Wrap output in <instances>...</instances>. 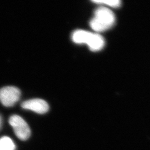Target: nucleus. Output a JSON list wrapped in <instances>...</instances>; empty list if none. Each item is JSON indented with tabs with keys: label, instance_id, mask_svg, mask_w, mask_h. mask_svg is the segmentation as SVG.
<instances>
[{
	"label": "nucleus",
	"instance_id": "f03ea898",
	"mask_svg": "<svg viewBox=\"0 0 150 150\" xmlns=\"http://www.w3.org/2000/svg\"><path fill=\"white\" fill-rule=\"evenodd\" d=\"M9 123L19 139L25 141L30 137V128L27 122L21 116L16 115L11 116L9 119Z\"/></svg>",
	"mask_w": 150,
	"mask_h": 150
},
{
	"label": "nucleus",
	"instance_id": "423d86ee",
	"mask_svg": "<svg viewBox=\"0 0 150 150\" xmlns=\"http://www.w3.org/2000/svg\"><path fill=\"white\" fill-rule=\"evenodd\" d=\"M16 146L11 138L4 136L0 138V150H15Z\"/></svg>",
	"mask_w": 150,
	"mask_h": 150
},
{
	"label": "nucleus",
	"instance_id": "6e6552de",
	"mask_svg": "<svg viewBox=\"0 0 150 150\" xmlns=\"http://www.w3.org/2000/svg\"><path fill=\"white\" fill-rule=\"evenodd\" d=\"M1 116H0V126H1Z\"/></svg>",
	"mask_w": 150,
	"mask_h": 150
},
{
	"label": "nucleus",
	"instance_id": "0eeeda50",
	"mask_svg": "<svg viewBox=\"0 0 150 150\" xmlns=\"http://www.w3.org/2000/svg\"><path fill=\"white\" fill-rule=\"evenodd\" d=\"M94 3L104 4L113 8H118L121 4V0H91Z\"/></svg>",
	"mask_w": 150,
	"mask_h": 150
},
{
	"label": "nucleus",
	"instance_id": "7ed1b4c3",
	"mask_svg": "<svg viewBox=\"0 0 150 150\" xmlns=\"http://www.w3.org/2000/svg\"><path fill=\"white\" fill-rule=\"evenodd\" d=\"M21 91L14 86H6L0 89V102L5 107H12L18 102Z\"/></svg>",
	"mask_w": 150,
	"mask_h": 150
},
{
	"label": "nucleus",
	"instance_id": "f257e3e1",
	"mask_svg": "<svg viewBox=\"0 0 150 150\" xmlns=\"http://www.w3.org/2000/svg\"><path fill=\"white\" fill-rule=\"evenodd\" d=\"M115 22V16L112 11L105 7L97 8L90 25L95 32L105 31L113 26Z\"/></svg>",
	"mask_w": 150,
	"mask_h": 150
},
{
	"label": "nucleus",
	"instance_id": "39448f33",
	"mask_svg": "<svg viewBox=\"0 0 150 150\" xmlns=\"http://www.w3.org/2000/svg\"><path fill=\"white\" fill-rule=\"evenodd\" d=\"M84 44L87 45L91 51H97L103 48L105 46V40L98 33L88 31Z\"/></svg>",
	"mask_w": 150,
	"mask_h": 150
},
{
	"label": "nucleus",
	"instance_id": "20e7f679",
	"mask_svg": "<svg viewBox=\"0 0 150 150\" xmlns=\"http://www.w3.org/2000/svg\"><path fill=\"white\" fill-rule=\"evenodd\" d=\"M21 107L23 109L31 110L38 114L46 113L49 110L47 102L40 98H34L25 101L22 103Z\"/></svg>",
	"mask_w": 150,
	"mask_h": 150
}]
</instances>
